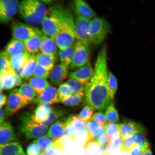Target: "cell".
<instances>
[{
  "mask_svg": "<svg viewBox=\"0 0 155 155\" xmlns=\"http://www.w3.org/2000/svg\"><path fill=\"white\" fill-rule=\"evenodd\" d=\"M106 46L98 54L95 63L94 73L91 80L85 87V101L98 111L106 109L112 101L108 91L107 54Z\"/></svg>",
  "mask_w": 155,
  "mask_h": 155,
  "instance_id": "obj_1",
  "label": "cell"
},
{
  "mask_svg": "<svg viewBox=\"0 0 155 155\" xmlns=\"http://www.w3.org/2000/svg\"><path fill=\"white\" fill-rule=\"evenodd\" d=\"M52 8L61 20V28L55 40L58 48L62 50L72 45L77 38L75 21L68 9L59 5H54Z\"/></svg>",
  "mask_w": 155,
  "mask_h": 155,
  "instance_id": "obj_2",
  "label": "cell"
},
{
  "mask_svg": "<svg viewBox=\"0 0 155 155\" xmlns=\"http://www.w3.org/2000/svg\"><path fill=\"white\" fill-rule=\"evenodd\" d=\"M18 11L21 18L27 24L32 26L41 22L48 10L39 0H22Z\"/></svg>",
  "mask_w": 155,
  "mask_h": 155,
  "instance_id": "obj_3",
  "label": "cell"
},
{
  "mask_svg": "<svg viewBox=\"0 0 155 155\" xmlns=\"http://www.w3.org/2000/svg\"><path fill=\"white\" fill-rule=\"evenodd\" d=\"M20 118L21 124L19 129L21 133L28 140L38 138L45 134L47 131L48 127L33 120L31 114L28 113L23 114Z\"/></svg>",
  "mask_w": 155,
  "mask_h": 155,
  "instance_id": "obj_4",
  "label": "cell"
},
{
  "mask_svg": "<svg viewBox=\"0 0 155 155\" xmlns=\"http://www.w3.org/2000/svg\"><path fill=\"white\" fill-rule=\"evenodd\" d=\"M110 30L111 26L105 19L96 17L92 19L88 31L91 44L100 45L103 42Z\"/></svg>",
  "mask_w": 155,
  "mask_h": 155,
  "instance_id": "obj_5",
  "label": "cell"
},
{
  "mask_svg": "<svg viewBox=\"0 0 155 155\" xmlns=\"http://www.w3.org/2000/svg\"><path fill=\"white\" fill-rule=\"evenodd\" d=\"M43 33L55 38L61 28V20L60 17L51 7L41 22Z\"/></svg>",
  "mask_w": 155,
  "mask_h": 155,
  "instance_id": "obj_6",
  "label": "cell"
},
{
  "mask_svg": "<svg viewBox=\"0 0 155 155\" xmlns=\"http://www.w3.org/2000/svg\"><path fill=\"white\" fill-rule=\"evenodd\" d=\"M11 31L13 38L24 42L32 37L42 33L31 25L19 22L13 23Z\"/></svg>",
  "mask_w": 155,
  "mask_h": 155,
  "instance_id": "obj_7",
  "label": "cell"
},
{
  "mask_svg": "<svg viewBox=\"0 0 155 155\" xmlns=\"http://www.w3.org/2000/svg\"><path fill=\"white\" fill-rule=\"evenodd\" d=\"M74 44V52L70 65L71 69H78L84 66L90 62L89 47L77 40Z\"/></svg>",
  "mask_w": 155,
  "mask_h": 155,
  "instance_id": "obj_8",
  "label": "cell"
},
{
  "mask_svg": "<svg viewBox=\"0 0 155 155\" xmlns=\"http://www.w3.org/2000/svg\"><path fill=\"white\" fill-rule=\"evenodd\" d=\"M28 104L19 94L18 88L15 89L9 93L7 105L4 110L5 115H12Z\"/></svg>",
  "mask_w": 155,
  "mask_h": 155,
  "instance_id": "obj_9",
  "label": "cell"
},
{
  "mask_svg": "<svg viewBox=\"0 0 155 155\" xmlns=\"http://www.w3.org/2000/svg\"><path fill=\"white\" fill-rule=\"evenodd\" d=\"M92 19L77 15L75 20L77 40L89 47L91 44L89 35V27Z\"/></svg>",
  "mask_w": 155,
  "mask_h": 155,
  "instance_id": "obj_10",
  "label": "cell"
},
{
  "mask_svg": "<svg viewBox=\"0 0 155 155\" xmlns=\"http://www.w3.org/2000/svg\"><path fill=\"white\" fill-rule=\"evenodd\" d=\"M18 0H0V21L7 24L12 20L19 11Z\"/></svg>",
  "mask_w": 155,
  "mask_h": 155,
  "instance_id": "obj_11",
  "label": "cell"
},
{
  "mask_svg": "<svg viewBox=\"0 0 155 155\" xmlns=\"http://www.w3.org/2000/svg\"><path fill=\"white\" fill-rule=\"evenodd\" d=\"M94 73V69L90 61L84 66L71 73L69 76L71 78L79 81L86 87L91 80Z\"/></svg>",
  "mask_w": 155,
  "mask_h": 155,
  "instance_id": "obj_12",
  "label": "cell"
},
{
  "mask_svg": "<svg viewBox=\"0 0 155 155\" xmlns=\"http://www.w3.org/2000/svg\"><path fill=\"white\" fill-rule=\"evenodd\" d=\"M58 91L55 87L49 86L41 94L38 95L34 101L35 104H53L59 102Z\"/></svg>",
  "mask_w": 155,
  "mask_h": 155,
  "instance_id": "obj_13",
  "label": "cell"
},
{
  "mask_svg": "<svg viewBox=\"0 0 155 155\" xmlns=\"http://www.w3.org/2000/svg\"><path fill=\"white\" fill-rule=\"evenodd\" d=\"M73 7L77 15L91 19L96 18V13L84 0H73Z\"/></svg>",
  "mask_w": 155,
  "mask_h": 155,
  "instance_id": "obj_14",
  "label": "cell"
},
{
  "mask_svg": "<svg viewBox=\"0 0 155 155\" xmlns=\"http://www.w3.org/2000/svg\"><path fill=\"white\" fill-rule=\"evenodd\" d=\"M68 68L63 65L54 66L52 69L49 76L50 82L54 85L62 84L69 76Z\"/></svg>",
  "mask_w": 155,
  "mask_h": 155,
  "instance_id": "obj_15",
  "label": "cell"
},
{
  "mask_svg": "<svg viewBox=\"0 0 155 155\" xmlns=\"http://www.w3.org/2000/svg\"><path fill=\"white\" fill-rule=\"evenodd\" d=\"M119 124L122 140L132 136L137 131L145 129L140 124L133 121L126 120Z\"/></svg>",
  "mask_w": 155,
  "mask_h": 155,
  "instance_id": "obj_16",
  "label": "cell"
},
{
  "mask_svg": "<svg viewBox=\"0 0 155 155\" xmlns=\"http://www.w3.org/2000/svg\"><path fill=\"white\" fill-rule=\"evenodd\" d=\"M57 45L55 38L50 37L44 34L42 35L40 51L41 53L53 56L57 59Z\"/></svg>",
  "mask_w": 155,
  "mask_h": 155,
  "instance_id": "obj_17",
  "label": "cell"
},
{
  "mask_svg": "<svg viewBox=\"0 0 155 155\" xmlns=\"http://www.w3.org/2000/svg\"><path fill=\"white\" fill-rule=\"evenodd\" d=\"M52 109L50 104H39L31 114L32 119L36 123L40 124L48 119Z\"/></svg>",
  "mask_w": 155,
  "mask_h": 155,
  "instance_id": "obj_18",
  "label": "cell"
},
{
  "mask_svg": "<svg viewBox=\"0 0 155 155\" xmlns=\"http://www.w3.org/2000/svg\"><path fill=\"white\" fill-rule=\"evenodd\" d=\"M16 139L14 129L8 122L0 124V143L1 145L7 144Z\"/></svg>",
  "mask_w": 155,
  "mask_h": 155,
  "instance_id": "obj_19",
  "label": "cell"
},
{
  "mask_svg": "<svg viewBox=\"0 0 155 155\" xmlns=\"http://www.w3.org/2000/svg\"><path fill=\"white\" fill-rule=\"evenodd\" d=\"M66 118L61 117L52 124L49 128L48 135L55 141L64 134Z\"/></svg>",
  "mask_w": 155,
  "mask_h": 155,
  "instance_id": "obj_20",
  "label": "cell"
},
{
  "mask_svg": "<svg viewBox=\"0 0 155 155\" xmlns=\"http://www.w3.org/2000/svg\"><path fill=\"white\" fill-rule=\"evenodd\" d=\"M43 33L36 35L25 42L26 51L31 55H35L40 51L42 36Z\"/></svg>",
  "mask_w": 155,
  "mask_h": 155,
  "instance_id": "obj_21",
  "label": "cell"
},
{
  "mask_svg": "<svg viewBox=\"0 0 155 155\" xmlns=\"http://www.w3.org/2000/svg\"><path fill=\"white\" fill-rule=\"evenodd\" d=\"M26 51L25 42L15 38L12 39L7 45L5 50L9 57L22 53Z\"/></svg>",
  "mask_w": 155,
  "mask_h": 155,
  "instance_id": "obj_22",
  "label": "cell"
},
{
  "mask_svg": "<svg viewBox=\"0 0 155 155\" xmlns=\"http://www.w3.org/2000/svg\"><path fill=\"white\" fill-rule=\"evenodd\" d=\"M24 152L22 146L18 142L1 145L0 155H16Z\"/></svg>",
  "mask_w": 155,
  "mask_h": 155,
  "instance_id": "obj_23",
  "label": "cell"
},
{
  "mask_svg": "<svg viewBox=\"0 0 155 155\" xmlns=\"http://www.w3.org/2000/svg\"><path fill=\"white\" fill-rule=\"evenodd\" d=\"M36 62L49 71L54 67L56 59L53 56L42 53H39L35 55Z\"/></svg>",
  "mask_w": 155,
  "mask_h": 155,
  "instance_id": "obj_24",
  "label": "cell"
},
{
  "mask_svg": "<svg viewBox=\"0 0 155 155\" xmlns=\"http://www.w3.org/2000/svg\"><path fill=\"white\" fill-rule=\"evenodd\" d=\"M27 81L38 95L41 94L46 88L50 86V83L46 79L37 77H31Z\"/></svg>",
  "mask_w": 155,
  "mask_h": 155,
  "instance_id": "obj_25",
  "label": "cell"
},
{
  "mask_svg": "<svg viewBox=\"0 0 155 155\" xmlns=\"http://www.w3.org/2000/svg\"><path fill=\"white\" fill-rule=\"evenodd\" d=\"M18 92L28 103L33 102L38 96L35 91L28 82H25L18 88Z\"/></svg>",
  "mask_w": 155,
  "mask_h": 155,
  "instance_id": "obj_26",
  "label": "cell"
},
{
  "mask_svg": "<svg viewBox=\"0 0 155 155\" xmlns=\"http://www.w3.org/2000/svg\"><path fill=\"white\" fill-rule=\"evenodd\" d=\"M31 55L26 51L24 53L9 57L10 61L12 68H23Z\"/></svg>",
  "mask_w": 155,
  "mask_h": 155,
  "instance_id": "obj_27",
  "label": "cell"
},
{
  "mask_svg": "<svg viewBox=\"0 0 155 155\" xmlns=\"http://www.w3.org/2000/svg\"><path fill=\"white\" fill-rule=\"evenodd\" d=\"M74 52V44L64 50H60L59 55L61 64L69 68L72 62Z\"/></svg>",
  "mask_w": 155,
  "mask_h": 155,
  "instance_id": "obj_28",
  "label": "cell"
},
{
  "mask_svg": "<svg viewBox=\"0 0 155 155\" xmlns=\"http://www.w3.org/2000/svg\"><path fill=\"white\" fill-rule=\"evenodd\" d=\"M75 143L71 136L64 135L56 140L53 145L57 150L68 152Z\"/></svg>",
  "mask_w": 155,
  "mask_h": 155,
  "instance_id": "obj_29",
  "label": "cell"
},
{
  "mask_svg": "<svg viewBox=\"0 0 155 155\" xmlns=\"http://www.w3.org/2000/svg\"><path fill=\"white\" fill-rule=\"evenodd\" d=\"M15 77L13 69L10 72L1 73L0 81L2 83L4 90H10L16 87Z\"/></svg>",
  "mask_w": 155,
  "mask_h": 155,
  "instance_id": "obj_30",
  "label": "cell"
},
{
  "mask_svg": "<svg viewBox=\"0 0 155 155\" xmlns=\"http://www.w3.org/2000/svg\"><path fill=\"white\" fill-rule=\"evenodd\" d=\"M37 64L35 55H32L23 68L22 78L28 80L33 75L35 69Z\"/></svg>",
  "mask_w": 155,
  "mask_h": 155,
  "instance_id": "obj_31",
  "label": "cell"
},
{
  "mask_svg": "<svg viewBox=\"0 0 155 155\" xmlns=\"http://www.w3.org/2000/svg\"><path fill=\"white\" fill-rule=\"evenodd\" d=\"M104 127L105 134L110 144L121 137L119 124L108 123Z\"/></svg>",
  "mask_w": 155,
  "mask_h": 155,
  "instance_id": "obj_32",
  "label": "cell"
},
{
  "mask_svg": "<svg viewBox=\"0 0 155 155\" xmlns=\"http://www.w3.org/2000/svg\"><path fill=\"white\" fill-rule=\"evenodd\" d=\"M91 141L95 140L99 136L105 133L104 127L91 120L86 123Z\"/></svg>",
  "mask_w": 155,
  "mask_h": 155,
  "instance_id": "obj_33",
  "label": "cell"
},
{
  "mask_svg": "<svg viewBox=\"0 0 155 155\" xmlns=\"http://www.w3.org/2000/svg\"><path fill=\"white\" fill-rule=\"evenodd\" d=\"M66 113V111L61 107H57L52 108L48 119L41 124L40 125L48 127L54 121H57L60 118L63 117Z\"/></svg>",
  "mask_w": 155,
  "mask_h": 155,
  "instance_id": "obj_34",
  "label": "cell"
},
{
  "mask_svg": "<svg viewBox=\"0 0 155 155\" xmlns=\"http://www.w3.org/2000/svg\"><path fill=\"white\" fill-rule=\"evenodd\" d=\"M105 116L108 123L117 124L119 121V114L113 102L106 108Z\"/></svg>",
  "mask_w": 155,
  "mask_h": 155,
  "instance_id": "obj_35",
  "label": "cell"
},
{
  "mask_svg": "<svg viewBox=\"0 0 155 155\" xmlns=\"http://www.w3.org/2000/svg\"><path fill=\"white\" fill-rule=\"evenodd\" d=\"M122 139L120 137L110 144L106 152L103 155H118L122 151Z\"/></svg>",
  "mask_w": 155,
  "mask_h": 155,
  "instance_id": "obj_36",
  "label": "cell"
},
{
  "mask_svg": "<svg viewBox=\"0 0 155 155\" xmlns=\"http://www.w3.org/2000/svg\"><path fill=\"white\" fill-rule=\"evenodd\" d=\"M136 140L135 144L144 150L150 147V143L147 138L146 130L137 131L135 134Z\"/></svg>",
  "mask_w": 155,
  "mask_h": 155,
  "instance_id": "obj_37",
  "label": "cell"
},
{
  "mask_svg": "<svg viewBox=\"0 0 155 155\" xmlns=\"http://www.w3.org/2000/svg\"><path fill=\"white\" fill-rule=\"evenodd\" d=\"M72 88L74 94L82 97L85 96V87L84 85L75 79L71 78L67 82Z\"/></svg>",
  "mask_w": 155,
  "mask_h": 155,
  "instance_id": "obj_38",
  "label": "cell"
},
{
  "mask_svg": "<svg viewBox=\"0 0 155 155\" xmlns=\"http://www.w3.org/2000/svg\"><path fill=\"white\" fill-rule=\"evenodd\" d=\"M1 73L10 72L12 70L9 57L5 51H2L0 54Z\"/></svg>",
  "mask_w": 155,
  "mask_h": 155,
  "instance_id": "obj_39",
  "label": "cell"
},
{
  "mask_svg": "<svg viewBox=\"0 0 155 155\" xmlns=\"http://www.w3.org/2000/svg\"><path fill=\"white\" fill-rule=\"evenodd\" d=\"M55 141L48 135H45L36 139L32 142L36 143L42 151H45L53 146Z\"/></svg>",
  "mask_w": 155,
  "mask_h": 155,
  "instance_id": "obj_40",
  "label": "cell"
},
{
  "mask_svg": "<svg viewBox=\"0 0 155 155\" xmlns=\"http://www.w3.org/2000/svg\"><path fill=\"white\" fill-rule=\"evenodd\" d=\"M59 102L62 101L68 97L74 94L73 91L67 82L60 85L58 89Z\"/></svg>",
  "mask_w": 155,
  "mask_h": 155,
  "instance_id": "obj_41",
  "label": "cell"
},
{
  "mask_svg": "<svg viewBox=\"0 0 155 155\" xmlns=\"http://www.w3.org/2000/svg\"><path fill=\"white\" fill-rule=\"evenodd\" d=\"M84 148L91 155H102L103 152L101 145L94 140L87 143Z\"/></svg>",
  "mask_w": 155,
  "mask_h": 155,
  "instance_id": "obj_42",
  "label": "cell"
},
{
  "mask_svg": "<svg viewBox=\"0 0 155 155\" xmlns=\"http://www.w3.org/2000/svg\"><path fill=\"white\" fill-rule=\"evenodd\" d=\"M107 84L110 96L113 100L117 91V79L111 71H108Z\"/></svg>",
  "mask_w": 155,
  "mask_h": 155,
  "instance_id": "obj_43",
  "label": "cell"
},
{
  "mask_svg": "<svg viewBox=\"0 0 155 155\" xmlns=\"http://www.w3.org/2000/svg\"><path fill=\"white\" fill-rule=\"evenodd\" d=\"M94 110L92 107L87 105L81 110L78 116L83 121L87 123L91 119Z\"/></svg>",
  "mask_w": 155,
  "mask_h": 155,
  "instance_id": "obj_44",
  "label": "cell"
},
{
  "mask_svg": "<svg viewBox=\"0 0 155 155\" xmlns=\"http://www.w3.org/2000/svg\"><path fill=\"white\" fill-rule=\"evenodd\" d=\"M83 97L76 95L73 94L65 99L61 103L65 106H75L79 105L83 101Z\"/></svg>",
  "mask_w": 155,
  "mask_h": 155,
  "instance_id": "obj_45",
  "label": "cell"
},
{
  "mask_svg": "<svg viewBox=\"0 0 155 155\" xmlns=\"http://www.w3.org/2000/svg\"><path fill=\"white\" fill-rule=\"evenodd\" d=\"M51 71L37 64L33 76L47 79L49 77Z\"/></svg>",
  "mask_w": 155,
  "mask_h": 155,
  "instance_id": "obj_46",
  "label": "cell"
},
{
  "mask_svg": "<svg viewBox=\"0 0 155 155\" xmlns=\"http://www.w3.org/2000/svg\"><path fill=\"white\" fill-rule=\"evenodd\" d=\"M136 137L135 134L123 140L121 144L122 151L124 150L129 152L132 147L136 145Z\"/></svg>",
  "mask_w": 155,
  "mask_h": 155,
  "instance_id": "obj_47",
  "label": "cell"
},
{
  "mask_svg": "<svg viewBox=\"0 0 155 155\" xmlns=\"http://www.w3.org/2000/svg\"><path fill=\"white\" fill-rule=\"evenodd\" d=\"M28 155H43L44 151H42L36 143L32 142L27 148Z\"/></svg>",
  "mask_w": 155,
  "mask_h": 155,
  "instance_id": "obj_48",
  "label": "cell"
},
{
  "mask_svg": "<svg viewBox=\"0 0 155 155\" xmlns=\"http://www.w3.org/2000/svg\"><path fill=\"white\" fill-rule=\"evenodd\" d=\"M91 120L103 127L108 123L105 114L101 112H98L93 114Z\"/></svg>",
  "mask_w": 155,
  "mask_h": 155,
  "instance_id": "obj_49",
  "label": "cell"
},
{
  "mask_svg": "<svg viewBox=\"0 0 155 155\" xmlns=\"http://www.w3.org/2000/svg\"><path fill=\"white\" fill-rule=\"evenodd\" d=\"M143 150L136 145L132 147L129 151V155H141Z\"/></svg>",
  "mask_w": 155,
  "mask_h": 155,
  "instance_id": "obj_50",
  "label": "cell"
},
{
  "mask_svg": "<svg viewBox=\"0 0 155 155\" xmlns=\"http://www.w3.org/2000/svg\"><path fill=\"white\" fill-rule=\"evenodd\" d=\"M44 155H57V150L53 145L44 151Z\"/></svg>",
  "mask_w": 155,
  "mask_h": 155,
  "instance_id": "obj_51",
  "label": "cell"
},
{
  "mask_svg": "<svg viewBox=\"0 0 155 155\" xmlns=\"http://www.w3.org/2000/svg\"><path fill=\"white\" fill-rule=\"evenodd\" d=\"M7 101H8L7 96L3 93H1V103H0L1 108L6 104Z\"/></svg>",
  "mask_w": 155,
  "mask_h": 155,
  "instance_id": "obj_52",
  "label": "cell"
},
{
  "mask_svg": "<svg viewBox=\"0 0 155 155\" xmlns=\"http://www.w3.org/2000/svg\"><path fill=\"white\" fill-rule=\"evenodd\" d=\"M12 69L13 71H14V72L15 73V74L17 75V76H18L22 78L23 68H21L18 69L12 68Z\"/></svg>",
  "mask_w": 155,
  "mask_h": 155,
  "instance_id": "obj_53",
  "label": "cell"
},
{
  "mask_svg": "<svg viewBox=\"0 0 155 155\" xmlns=\"http://www.w3.org/2000/svg\"><path fill=\"white\" fill-rule=\"evenodd\" d=\"M5 114L4 110L1 108V116H0V124L5 121Z\"/></svg>",
  "mask_w": 155,
  "mask_h": 155,
  "instance_id": "obj_54",
  "label": "cell"
},
{
  "mask_svg": "<svg viewBox=\"0 0 155 155\" xmlns=\"http://www.w3.org/2000/svg\"><path fill=\"white\" fill-rule=\"evenodd\" d=\"M141 155H152V151H151L150 147H149L143 150Z\"/></svg>",
  "mask_w": 155,
  "mask_h": 155,
  "instance_id": "obj_55",
  "label": "cell"
},
{
  "mask_svg": "<svg viewBox=\"0 0 155 155\" xmlns=\"http://www.w3.org/2000/svg\"><path fill=\"white\" fill-rule=\"evenodd\" d=\"M57 155H69L68 151L57 150Z\"/></svg>",
  "mask_w": 155,
  "mask_h": 155,
  "instance_id": "obj_56",
  "label": "cell"
},
{
  "mask_svg": "<svg viewBox=\"0 0 155 155\" xmlns=\"http://www.w3.org/2000/svg\"><path fill=\"white\" fill-rule=\"evenodd\" d=\"M39 1L42 2V3L48 4L51 3L55 0H39Z\"/></svg>",
  "mask_w": 155,
  "mask_h": 155,
  "instance_id": "obj_57",
  "label": "cell"
},
{
  "mask_svg": "<svg viewBox=\"0 0 155 155\" xmlns=\"http://www.w3.org/2000/svg\"><path fill=\"white\" fill-rule=\"evenodd\" d=\"M16 155H27L24 152L22 153H19L17 154Z\"/></svg>",
  "mask_w": 155,
  "mask_h": 155,
  "instance_id": "obj_58",
  "label": "cell"
}]
</instances>
